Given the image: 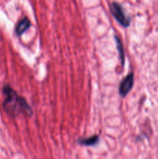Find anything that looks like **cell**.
Instances as JSON below:
<instances>
[{
	"instance_id": "6da1fadb",
	"label": "cell",
	"mask_w": 158,
	"mask_h": 159,
	"mask_svg": "<svg viewBox=\"0 0 158 159\" xmlns=\"http://www.w3.org/2000/svg\"><path fill=\"white\" fill-rule=\"evenodd\" d=\"M2 92L5 96L2 107L8 114L12 116H15L20 113H24L26 116L32 115L33 111L26 99L19 96L10 85H4Z\"/></svg>"
},
{
	"instance_id": "7a4b0ae2",
	"label": "cell",
	"mask_w": 158,
	"mask_h": 159,
	"mask_svg": "<svg viewBox=\"0 0 158 159\" xmlns=\"http://www.w3.org/2000/svg\"><path fill=\"white\" fill-rule=\"evenodd\" d=\"M109 9L112 15L113 16L116 21L123 27H127L130 24V19L125 15L122 6L118 2H112L109 5Z\"/></svg>"
},
{
	"instance_id": "3957f363",
	"label": "cell",
	"mask_w": 158,
	"mask_h": 159,
	"mask_svg": "<svg viewBox=\"0 0 158 159\" xmlns=\"http://www.w3.org/2000/svg\"><path fill=\"white\" fill-rule=\"evenodd\" d=\"M134 84V75L133 73L131 72L127 75L121 82L119 85V93L122 96L125 97L131 91L132 88Z\"/></svg>"
},
{
	"instance_id": "277c9868",
	"label": "cell",
	"mask_w": 158,
	"mask_h": 159,
	"mask_svg": "<svg viewBox=\"0 0 158 159\" xmlns=\"http://www.w3.org/2000/svg\"><path fill=\"white\" fill-rule=\"evenodd\" d=\"M30 26V21L28 18H24L20 20L15 27V33L18 36H21Z\"/></svg>"
},
{
	"instance_id": "5b68a950",
	"label": "cell",
	"mask_w": 158,
	"mask_h": 159,
	"mask_svg": "<svg viewBox=\"0 0 158 159\" xmlns=\"http://www.w3.org/2000/svg\"><path fill=\"white\" fill-rule=\"evenodd\" d=\"M99 137L98 135L89 137V138H81L77 140V143L83 146H93L99 143Z\"/></svg>"
},
{
	"instance_id": "8992f818",
	"label": "cell",
	"mask_w": 158,
	"mask_h": 159,
	"mask_svg": "<svg viewBox=\"0 0 158 159\" xmlns=\"http://www.w3.org/2000/svg\"><path fill=\"white\" fill-rule=\"evenodd\" d=\"M116 48H117L118 51H119V58H120L121 63H122V66H123L124 63H125V51H124L123 44H122V41H121V40L118 37H116Z\"/></svg>"
}]
</instances>
